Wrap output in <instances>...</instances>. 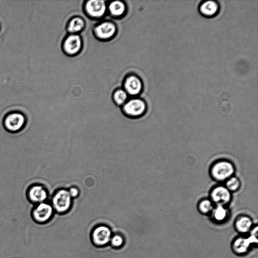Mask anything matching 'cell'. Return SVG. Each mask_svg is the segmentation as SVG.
I'll return each mask as SVG.
<instances>
[{"label": "cell", "mask_w": 258, "mask_h": 258, "mask_svg": "<svg viewBox=\"0 0 258 258\" xmlns=\"http://www.w3.org/2000/svg\"><path fill=\"white\" fill-rule=\"evenodd\" d=\"M27 123L26 117L20 112L13 111L8 113L3 118V125L7 132L15 134L21 132Z\"/></svg>", "instance_id": "obj_1"}, {"label": "cell", "mask_w": 258, "mask_h": 258, "mask_svg": "<svg viewBox=\"0 0 258 258\" xmlns=\"http://www.w3.org/2000/svg\"><path fill=\"white\" fill-rule=\"evenodd\" d=\"M73 200L67 188H60L52 194L51 206L57 212L64 213L71 208Z\"/></svg>", "instance_id": "obj_2"}, {"label": "cell", "mask_w": 258, "mask_h": 258, "mask_svg": "<svg viewBox=\"0 0 258 258\" xmlns=\"http://www.w3.org/2000/svg\"><path fill=\"white\" fill-rule=\"evenodd\" d=\"M147 110V105L144 100L135 98L131 99L123 106L124 114L130 118H137L142 116Z\"/></svg>", "instance_id": "obj_3"}, {"label": "cell", "mask_w": 258, "mask_h": 258, "mask_svg": "<svg viewBox=\"0 0 258 258\" xmlns=\"http://www.w3.org/2000/svg\"><path fill=\"white\" fill-rule=\"evenodd\" d=\"M26 196L29 202L39 204L44 202L48 198V191L42 184L35 183L28 186Z\"/></svg>", "instance_id": "obj_4"}, {"label": "cell", "mask_w": 258, "mask_h": 258, "mask_svg": "<svg viewBox=\"0 0 258 258\" xmlns=\"http://www.w3.org/2000/svg\"><path fill=\"white\" fill-rule=\"evenodd\" d=\"M213 176L218 180H224L230 177L234 171L233 165L228 161H219L212 168Z\"/></svg>", "instance_id": "obj_5"}, {"label": "cell", "mask_w": 258, "mask_h": 258, "mask_svg": "<svg viewBox=\"0 0 258 258\" xmlns=\"http://www.w3.org/2000/svg\"><path fill=\"white\" fill-rule=\"evenodd\" d=\"M53 208L45 202L38 204L33 210V216L37 221L43 222L48 220L52 216Z\"/></svg>", "instance_id": "obj_6"}, {"label": "cell", "mask_w": 258, "mask_h": 258, "mask_svg": "<svg viewBox=\"0 0 258 258\" xmlns=\"http://www.w3.org/2000/svg\"><path fill=\"white\" fill-rule=\"evenodd\" d=\"M199 11L200 14L207 18H212L218 15L220 11V5L215 0H207L202 1L199 6Z\"/></svg>", "instance_id": "obj_7"}, {"label": "cell", "mask_w": 258, "mask_h": 258, "mask_svg": "<svg viewBox=\"0 0 258 258\" xmlns=\"http://www.w3.org/2000/svg\"><path fill=\"white\" fill-rule=\"evenodd\" d=\"M111 237V231L106 226H100L96 228L93 232L92 238L95 243L103 245L107 243Z\"/></svg>", "instance_id": "obj_8"}, {"label": "cell", "mask_w": 258, "mask_h": 258, "mask_svg": "<svg viewBox=\"0 0 258 258\" xmlns=\"http://www.w3.org/2000/svg\"><path fill=\"white\" fill-rule=\"evenodd\" d=\"M86 10L90 16L93 17H100L105 12L106 5L103 1H89L86 5Z\"/></svg>", "instance_id": "obj_9"}, {"label": "cell", "mask_w": 258, "mask_h": 258, "mask_svg": "<svg viewBox=\"0 0 258 258\" xmlns=\"http://www.w3.org/2000/svg\"><path fill=\"white\" fill-rule=\"evenodd\" d=\"M211 198L218 205L223 206L229 202L231 199V194L226 187L219 186L213 190L211 193Z\"/></svg>", "instance_id": "obj_10"}, {"label": "cell", "mask_w": 258, "mask_h": 258, "mask_svg": "<svg viewBox=\"0 0 258 258\" xmlns=\"http://www.w3.org/2000/svg\"><path fill=\"white\" fill-rule=\"evenodd\" d=\"M124 87L127 93L131 95H136L141 92L143 83L139 77L131 76L125 80Z\"/></svg>", "instance_id": "obj_11"}, {"label": "cell", "mask_w": 258, "mask_h": 258, "mask_svg": "<svg viewBox=\"0 0 258 258\" xmlns=\"http://www.w3.org/2000/svg\"><path fill=\"white\" fill-rule=\"evenodd\" d=\"M82 45L80 37L76 34L71 35L65 40L63 48L66 52L74 54L79 51Z\"/></svg>", "instance_id": "obj_12"}, {"label": "cell", "mask_w": 258, "mask_h": 258, "mask_svg": "<svg viewBox=\"0 0 258 258\" xmlns=\"http://www.w3.org/2000/svg\"><path fill=\"white\" fill-rule=\"evenodd\" d=\"M95 31L97 36L102 39H107L113 35L116 27L112 23L106 22L98 25Z\"/></svg>", "instance_id": "obj_13"}, {"label": "cell", "mask_w": 258, "mask_h": 258, "mask_svg": "<svg viewBox=\"0 0 258 258\" xmlns=\"http://www.w3.org/2000/svg\"><path fill=\"white\" fill-rule=\"evenodd\" d=\"M251 243L249 238H238L233 243V249L237 253H244L247 250Z\"/></svg>", "instance_id": "obj_14"}, {"label": "cell", "mask_w": 258, "mask_h": 258, "mask_svg": "<svg viewBox=\"0 0 258 258\" xmlns=\"http://www.w3.org/2000/svg\"><path fill=\"white\" fill-rule=\"evenodd\" d=\"M252 226L250 218L246 216L239 218L236 222V227L238 231L242 233L248 232Z\"/></svg>", "instance_id": "obj_15"}, {"label": "cell", "mask_w": 258, "mask_h": 258, "mask_svg": "<svg viewBox=\"0 0 258 258\" xmlns=\"http://www.w3.org/2000/svg\"><path fill=\"white\" fill-rule=\"evenodd\" d=\"M109 10L112 15L119 16L124 13L125 6L124 4L120 1H113L110 4Z\"/></svg>", "instance_id": "obj_16"}, {"label": "cell", "mask_w": 258, "mask_h": 258, "mask_svg": "<svg viewBox=\"0 0 258 258\" xmlns=\"http://www.w3.org/2000/svg\"><path fill=\"white\" fill-rule=\"evenodd\" d=\"M84 26V21L80 18H75L70 22L68 30L70 32L76 33L81 31Z\"/></svg>", "instance_id": "obj_17"}, {"label": "cell", "mask_w": 258, "mask_h": 258, "mask_svg": "<svg viewBox=\"0 0 258 258\" xmlns=\"http://www.w3.org/2000/svg\"><path fill=\"white\" fill-rule=\"evenodd\" d=\"M227 216V210L222 205H218L214 210V218L219 221L224 220Z\"/></svg>", "instance_id": "obj_18"}, {"label": "cell", "mask_w": 258, "mask_h": 258, "mask_svg": "<svg viewBox=\"0 0 258 258\" xmlns=\"http://www.w3.org/2000/svg\"><path fill=\"white\" fill-rule=\"evenodd\" d=\"M126 92L122 90H118L114 94V100L115 103L121 105L124 103L127 99Z\"/></svg>", "instance_id": "obj_19"}, {"label": "cell", "mask_w": 258, "mask_h": 258, "mask_svg": "<svg viewBox=\"0 0 258 258\" xmlns=\"http://www.w3.org/2000/svg\"><path fill=\"white\" fill-rule=\"evenodd\" d=\"M240 186L239 180L235 177L230 178L226 182L227 188L230 191L236 190Z\"/></svg>", "instance_id": "obj_20"}, {"label": "cell", "mask_w": 258, "mask_h": 258, "mask_svg": "<svg viewBox=\"0 0 258 258\" xmlns=\"http://www.w3.org/2000/svg\"><path fill=\"white\" fill-rule=\"evenodd\" d=\"M199 209L203 213H208L212 210L213 205L210 201L205 200L200 203Z\"/></svg>", "instance_id": "obj_21"}, {"label": "cell", "mask_w": 258, "mask_h": 258, "mask_svg": "<svg viewBox=\"0 0 258 258\" xmlns=\"http://www.w3.org/2000/svg\"><path fill=\"white\" fill-rule=\"evenodd\" d=\"M68 190V191L72 197L73 199L77 198L79 197L80 194V190H79V188L75 185L72 186L70 187L69 188H67Z\"/></svg>", "instance_id": "obj_22"}, {"label": "cell", "mask_w": 258, "mask_h": 258, "mask_svg": "<svg viewBox=\"0 0 258 258\" xmlns=\"http://www.w3.org/2000/svg\"><path fill=\"white\" fill-rule=\"evenodd\" d=\"M111 242L113 246L118 247L123 243V239L120 235H116L111 238Z\"/></svg>", "instance_id": "obj_23"}]
</instances>
